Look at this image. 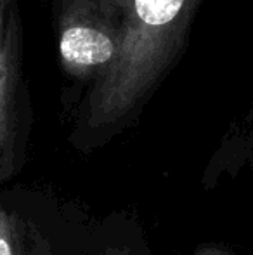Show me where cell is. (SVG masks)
I'll list each match as a JSON object with an SVG mask.
<instances>
[{
	"label": "cell",
	"instance_id": "6da1fadb",
	"mask_svg": "<svg viewBox=\"0 0 253 255\" xmlns=\"http://www.w3.org/2000/svg\"><path fill=\"white\" fill-rule=\"evenodd\" d=\"M203 0H127L125 35L109 73L71 110L68 141L92 153L134 127L189 42Z\"/></svg>",
	"mask_w": 253,
	"mask_h": 255
},
{
	"label": "cell",
	"instance_id": "7a4b0ae2",
	"mask_svg": "<svg viewBox=\"0 0 253 255\" xmlns=\"http://www.w3.org/2000/svg\"><path fill=\"white\" fill-rule=\"evenodd\" d=\"M125 16L127 0H51L59 71L80 98L118 59Z\"/></svg>",
	"mask_w": 253,
	"mask_h": 255
},
{
	"label": "cell",
	"instance_id": "3957f363",
	"mask_svg": "<svg viewBox=\"0 0 253 255\" xmlns=\"http://www.w3.org/2000/svg\"><path fill=\"white\" fill-rule=\"evenodd\" d=\"M31 130L23 71V21L17 0H0V184L21 170Z\"/></svg>",
	"mask_w": 253,
	"mask_h": 255
},
{
	"label": "cell",
	"instance_id": "277c9868",
	"mask_svg": "<svg viewBox=\"0 0 253 255\" xmlns=\"http://www.w3.org/2000/svg\"><path fill=\"white\" fill-rule=\"evenodd\" d=\"M51 255H156L142 226L127 212L102 217L52 214Z\"/></svg>",
	"mask_w": 253,
	"mask_h": 255
},
{
	"label": "cell",
	"instance_id": "5b68a950",
	"mask_svg": "<svg viewBox=\"0 0 253 255\" xmlns=\"http://www.w3.org/2000/svg\"><path fill=\"white\" fill-rule=\"evenodd\" d=\"M51 212L5 196L0 184V255H51Z\"/></svg>",
	"mask_w": 253,
	"mask_h": 255
},
{
	"label": "cell",
	"instance_id": "8992f818",
	"mask_svg": "<svg viewBox=\"0 0 253 255\" xmlns=\"http://www.w3.org/2000/svg\"><path fill=\"white\" fill-rule=\"evenodd\" d=\"M192 255H240L236 250H233L231 247L224 245L219 242H205L201 245H198L194 249Z\"/></svg>",
	"mask_w": 253,
	"mask_h": 255
}]
</instances>
